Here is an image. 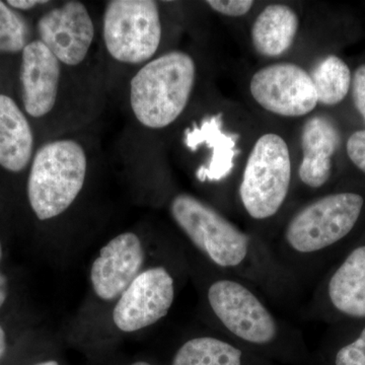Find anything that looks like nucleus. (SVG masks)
Returning a JSON list of instances; mask_svg holds the SVG:
<instances>
[{
  "label": "nucleus",
  "mask_w": 365,
  "mask_h": 365,
  "mask_svg": "<svg viewBox=\"0 0 365 365\" xmlns=\"http://www.w3.org/2000/svg\"><path fill=\"white\" fill-rule=\"evenodd\" d=\"M173 220L213 267L248 281L268 302L292 306L302 285L283 267L265 240L237 227L217 208L188 193L170 203Z\"/></svg>",
  "instance_id": "1"
},
{
  "label": "nucleus",
  "mask_w": 365,
  "mask_h": 365,
  "mask_svg": "<svg viewBox=\"0 0 365 365\" xmlns=\"http://www.w3.org/2000/svg\"><path fill=\"white\" fill-rule=\"evenodd\" d=\"M203 261L204 306L216 332L257 355L285 360L304 357L306 345L300 330L274 313L253 284Z\"/></svg>",
  "instance_id": "2"
},
{
  "label": "nucleus",
  "mask_w": 365,
  "mask_h": 365,
  "mask_svg": "<svg viewBox=\"0 0 365 365\" xmlns=\"http://www.w3.org/2000/svg\"><path fill=\"white\" fill-rule=\"evenodd\" d=\"M364 204V196L355 192L318 197L294 210L277 228L269 246L302 287H309L354 232Z\"/></svg>",
  "instance_id": "3"
},
{
  "label": "nucleus",
  "mask_w": 365,
  "mask_h": 365,
  "mask_svg": "<svg viewBox=\"0 0 365 365\" xmlns=\"http://www.w3.org/2000/svg\"><path fill=\"white\" fill-rule=\"evenodd\" d=\"M292 189V165L287 141L275 133L262 135L250 153L237 199L255 234L268 242Z\"/></svg>",
  "instance_id": "4"
},
{
  "label": "nucleus",
  "mask_w": 365,
  "mask_h": 365,
  "mask_svg": "<svg viewBox=\"0 0 365 365\" xmlns=\"http://www.w3.org/2000/svg\"><path fill=\"white\" fill-rule=\"evenodd\" d=\"M195 81V61L186 52L170 51L150 60L130 81L134 117L146 128L170 126L186 109Z\"/></svg>",
  "instance_id": "5"
},
{
  "label": "nucleus",
  "mask_w": 365,
  "mask_h": 365,
  "mask_svg": "<svg viewBox=\"0 0 365 365\" xmlns=\"http://www.w3.org/2000/svg\"><path fill=\"white\" fill-rule=\"evenodd\" d=\"M88 155L72 139H58L41 146L33 158L28 198L40 220L57 217L71 207L85 185Z\"/></svg>",
  "instance_id": "6"
},
{
  "label": "nucleus",
  "mask_w": 365,
  "mask_h": 365,
  "mask_svg": "<svg viewBox=\"0 0 365 365\" xmlns=\"http://www.w3.org/2000/svg\"><path fill=\"white\" fill-rule=\"evenodd\" d=\"M160 7L153 0H111L103 16V39L110 56L120 63L145 64L162 42Z\"/></svg>",
  "instance_id": "7"
},
{
  "label": "nucleus",
  "mask_w": 365,
  "mask_h": 365,
  "mask_svg": "<svg viewBox=\"0 0 365 365\" xmlns=\"http://www.w3.org/2000/svg\"><path fill=\"white\" fill-rule=\"evenodd\" d=\"M307 314L340 325L365 321V241L347 250L319 278Z\"/></svg>",
  "instance_id": "8"
},
{
  "label": "nucleus",
  "mask_w": 365,
  "mask_h": 365,
  "mask_svg": "<svg viewBox=\"0 0 365 365\" xmlns=\"http://www.w3.org/2000/svg\"><path fill=\"white\" fill-rule=\"evenodd\" d=\"M172 271L158 265L143 271L118 299L113 322L120 331L136 332L165 318L176 299Z\"/></svg>",
  "instance_id": "9"
},
{
  "label": "nucleus",
  "mask_w": 365,
  "mask_h": 365,
  "mask_svg": "<svg viewBox=\"0 0 365 365\" xmlns=\"http://www.w3.org/2000/svg\"><path fill=\"white\" fill-rule=\"evenodd\" d=\"M250 91L263 109L278 116H306L318 105L311 74L289 62L271 64L257 71Z\"/></svg>",
  "instance_id": "10"
},
{
  "label": "nucleus",
  "mask_w": 365,
  "mask_h": 365,
  "mask_svg": "<svg viewBox=\"0 0 365 365\" xmlns=\"http://www.w3.org/2000/svg\"><path fill=\"white\" fill-rule=\"evenodd\" d=\"M37 31L41 42L60 63L69 67L85 61L96 36L90 11L78 0L63 2L43 14Z\"/></svg>",
  "instance_id": "11"
},
{
  "label": "nucleus",
  "mask_w": 365,
  "mask_h": 365,
  "mask_svg": "<svg viewBox=\"0 0 365 365\" xmlns=\"http://www.w3.org/2000/svg\"><path fill=\"white\" fill-rule=\"evenodd\" d=\"M144 262L145 251L138 235L133 232L117 235L103 247L91 266L93 292L107 302L119 299L143 272Z\"/></svg>",
  "instance_id": "12"
},
{
  "label": "nucleus",
  "mask_w": 365,
  "mask_h": 365,
  "mask_svg": "<svg viewBox=\"0 0 365 365\" xmlns=\"http://www.w3.org/2000/svg\"><path fill=\"white\" fill-rule=\"evenodd\" d=\"M61 63L40 40L29 42L21 52V98L33 118L49 114L58 97Z\"/></svg>",
  "instance_id": "13"
},
{
  "label": "nucleus",
  "mask_w": 365,
  "mask_h": 365,
  "mask_svg": "<svg viewBox=\"0 0 365 365\" xmlns=\"http://www.w3.org/2000/svg\"><path fill=\"white\" fill-rule=\"evenodd\" d=\"M340 143V134L329 118L307 120L302 131V160L297 170L300 184L309 191H318L332 176V157Z\"/></svg>",
  "instance_id": "14"
},
{
  "label": "nucleus",
  "mask_w": 365,
  "mask_h": 365,
  "mask_svg": "<svg viewBox=\"0 0 365 365\" xmlns=\"http://www.w3.org/2000/svg\"><path fill=\"white\" fill-rule=\"evenodd\" d=\"M34 134L25 114L13 98L0 93V165L19 173L31 162Z\"/></svg>",
  "instance_id": "15"
},
{
  "label": "nucleus",
  "mask_w": 365,
  "mask_h": 365,
  "mask_svg": "<svg viewBox=\"0 0 365 365\" xmlns=\"http://www.w3.org/2000/svg\"><path fill=\"white\" fill-rule=\"evenodd\" d=\"M299 19L292 7L270 4L259 14L252 26V42L262 56L275 58L294 44Z\"/></svg>",
  "instance_id": "16"
},
{
  "label": "nucleus",
  "mask_w": 365,
  "mask_h": 365,
  "mask_svg": "<svg viewBox=\"0 0 365 365\" xmlns=\"http://www.w3.org/2000/svg\"><path fill=\"white\" fill-rule=\"evenodd\" d=\"M256 353L225 337L206 334L185 341L173 357L170 365H249Z\"/></svg>",
  "instance_id": "17"
},
{
  "label": "nucleus",
  "mask_w": 365,
  "mask_h": 365,
  "mask_svg": "<svg viewBox=\"0 0 365 365\" xmlns=\"http://www.w3.org/2000/svg\"><path fill=\"white\" fill-rule=\"evenodd\" d=\"M318 103L326 106L339 104L349 93L351 73L349 67L335 55L327 56L311 74Z\"/></svg>",
  "instance_id": "18"
},
{
  "label": "nucleus",
  "mask_w": 365,
  "mask_h": 365,
  "mask_svg": "<svg viewBox=\"0 0 365 365\" xmlns=\"http://www.w3.org/2000/svg\"><path fill=\"white\" fill-rule=\"evenodd\" d=\"M28 40L25 20L6 2L0 1V53L23 52Z\"/></svg>",
  "instance_id": "19"
},
{
  "label": "nucleus",
  "mask_w": 365,
  "mask_h": 365,
  "mask_svg": "<svg viewBox=\"0 0 365 365\" xmlns=\"http://www.w3.org/2000/svg\"><path fill=\"white\" fill-rule=\"evenodd\" d=\"M356 324V333L336 350L334 365H365V321Z\"/></svg>",
  "instance_id": "20"
},
{
  "label": "nucleus",
  "mask_w": 365,
  "mask_h": 365,
  "mask_svg": "<svg viewBox=\"0 0 365 365\" xmlns=\"http://www.w3.org/2000/svg\"><path fill=\"white\" fill-rule=\"evenodd\" d=\"M206 4L216 13L232 18L245 16L254 6L252 0H209Z\"/></svg>",
  "instance_id": "21"
},
{
  "label": "nucleus",
  "mask_w": 365,
  "mask_h": 365,
  "mask_svg": "<svg viewBox=\"0 0 365 365\" xmlns=\"http://www.w3.org/2000/svg\"><path fill=\"white\" fill-rule=\"evenodd\" d=\"M346 150L355 167L365 174V130L354 132L348 139Z\"/></svg>",
  "instance_id": "22"
},
{
  "label": "nucleus",
  "mask_w": 365,
  "mask_h": 365,
  "mask_svg": "<svg viewBox=\"0 0 365 365\" xmlns=\"http://www.w3.org/2000/svg\"><path fill=\"white\" fill-rule=\"evenodd\" d=\"M351 86L355 107L365 121V64L355 71L351 79Z\"/></svg>",
  "instance_id": "23"
},
{
  "label": "nucleus",
  "mask_w": 365,
  "mask_h": 365,
  "mask_svg": "<svg viewBox=\"0 0 365 365\" xmlns=\"http://www.w3.org/2000/svg\"><path fill=\"white\" fill-rule=\"evenodd\" d=\"M11 9H18V11H30L41 4H49L48 1H40V0H9L6 1Z\"/></svg>",
  "instance_id": "24"
},
{
  "label": "nucleus",
  "mask_w": 365,
  "mask_h": 365,
  "mask_svg": "<svg viewBox=\"0 0 365 365\" xmlns=\"http://www.w3.org/2000/svg\"><path fill=\"white\" fill-rule=\"evenodd\" d=\"M9 295V281L4 273L0 272V309L4 306Z\"/></svg>",
  "instance_id": "25"
},
{
  "label": "nucleus",
  "mask_w": 365,
  "mask_h": 365,
  "mask_svg": "<svg viewBox=\"0 0 365 365\" xmlns=\"http://www.w3.org/2000/svg\"><path fill=\"white\" fill-rule=\"evenodd\" d=\"M7 350L6 334L0 325V361L4 359Z\"/></svg>",
  "instance_id": "26"
},
{
  "label": "nucleus",
  "mask_w": 365,
  "mask_h": 365,
  "mask_svg": "<svg viewBox=\"0 0 365 365\" xmlns=\"http://www.w3.org/2000/svg\"><path fill=\"white\" fill-rule=\"evenodd\" d=\"M33 365H60L58 361L53 359L44 360V361L37 362V364Z\"/></svg>",
  "instance_id": "27"
},
{
  "label": "nucleus",
  "mask_w": 365,
  "mask_h": 365,
  "mask_svg": "<svg viewBox=\"0 0 365 365\" xmlns=\"http://www.w3.org/2000/svg\"><path fill=\"white\" fill-rule=\"evenodd\" d=\"M130 365H153L148 361H143V360H139V361L133 362V364Z\"/></svg>",
  "instance_id": "28"
},
{
  "label": "nucleus",
  "mask_w": 365,
  "mask_h": 365,
  "mask_svg": "<svg viewBox=\"0 0 365 365\" xmlns=\"http://www.w3.org/2000/svg\"><path fill=\"white\" fill-rule=\"evenodd\" d=\"M2 259V246H1V242H0V261H1Z\"/></svg>",
  "instance_id": "29"
}]
</instances>
